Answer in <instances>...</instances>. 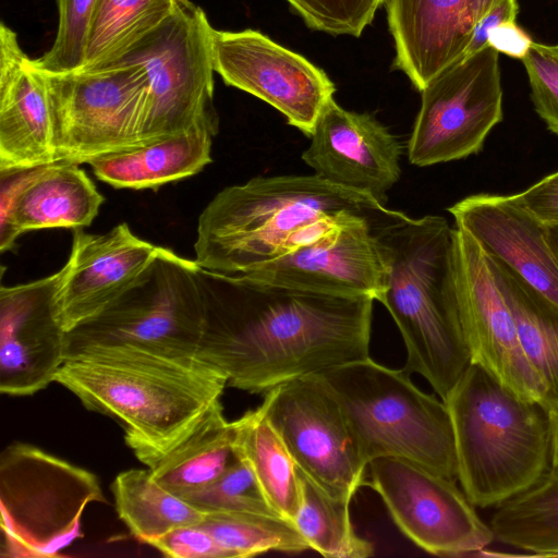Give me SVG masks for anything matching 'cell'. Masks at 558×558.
<instances>
[{
  "label": "cell",
  "instance_id": "obj_1",
  "mask_svg": "<svg viewBox=\"0 0 558 558\" xmlns=\"http://www.w3.org/2000/svg\"><path fill=\"white\" fill-rule=\"evenodd\" d=\"M202 360L228 386L266 393L289 380L369 356L374 299L280 286L201 268Z\"/></svg>",
  "mask_w": 558,
  "mask_h": 558
},
{
  "label": "cell",
  "instance_id": "obj_2",
  "mask_svg": "<svg viewBox=\"0 0 558 558\" xmlns=\"http://www.w3.org/2000/svg\"><path fill=\"white\" fill-rule=\"evenodd\" d=\"M400 213L315 174L256 177L225 187L203 209L195 262L207 271L243 276L338 225L363 219L377 228Z\"/></svg>",
  "mask_w": 558,
  "mask_h": 558
},
{
  "label": "cell",
  "instance_id": "obj_3",
  "mask_svg": "<svg viewBox=\"0 0 558 558\" xmlns=\"http://www.w3.org/2000/svg\"><path fill=\"white\" fill-rule=\"evenodd\" d=\"M54 381L116 420L147 466L218 402L228 379L199 360L128 347H97L65 359Z\"/></svg>",
  "mask_w": 558,
  "mask_h": 558
},
{
  "label": "cell",
  "instance_id": "obj_4",
  "mask_svg": "<svg viewBox=\"0 0 558 558\" xmlns=\"http://www.w3.org/2000/svg\"><path fill=\"white\" fill-rule=\"evenodd\" d=\"M389 263L380 303L407 349L403 369L423 376L445 401L471 364L459 300L454 228L446 218L401 213L374 229Z\"/></svg>",
  "mask_w": 558,
  "mask_h": 558
},
{
  "label": "cell",
  "instance_id": "obj_5",
  "mask_svg": "<svg viewBox=\"0 0 558 558\" xmlns=\"http://www.w3.org/2000/svg\"><path fill=\"white\" fill-rule=\"evenodd\" d=\"M450 413L458 480L477 507L499 506L530 489L547 473V409L522 398L471 363L444 401Z\"/></svg>",
  "mask_w": 558,
  "mask_h": 558
},
{
  "label": "cell",
  "instance_id": "obj_6",
  "mask_svg": "<svg viewBox=\"0 0 558 558\" xmlns=\"http://www.w3.org/2000/svg\"><path fill=\"white\" fill-rule=\"evenodd\" d=\"M317 375L340 403L367 464L398 457L458 478L447 404L418 389L403 368H388L368 356Z\"/></svg>",
  "mask_w": 558,
  "mask_h": 558
},
{
  "label": "cell",
  "instance_id": "obj_7",
  "mask_svg": "<svg viewBox=\"0 0 558 558\" xmlns=\"http://www.w3.org/2000/svg\"><path fill=\"white\" fill-rule=\"evenodd\" d=\"M199 271L195 259L159 246L130 289L65 332V359L90 348L128 347L202 360L206 303Z\"/></svg>",
  "mask_w": 558,
  "mask_h": 558
},
{
  "label": "cell",
  "instance_id": "obj_8",
  "mask_svg": "<svg viewBox=\"0 0 558 558\" xmlns=\"http://www.w3.org/2000/svg\"><path fill=\"white\" fill-rule=\"evenodd\" d=\"M90 502H106L94 473L29 444L7 446L0 457V556H60L82 536Z\"/></svg>",
  "mask_w": 558,
  "mask_h": 558
},
{
  "label": "cell",
  "instance_id": "obj_9",
  "mask_svg": "<svg viewBox=\"0 0 558 558\" xmlns=\"http://www.w3.org/2000/svg\"><path fill=\"white\" fill-rule=\"evenodd\" d=\"M211 32L202 8L178 0L162 24L116 61L138 63L146 71L145 144L201 125L218 132Z\"/></svg>",
  "mask_w": 558,
  "mask_h": 558
},
{
  "label": "cell",
  "instance_id": "obj_10",
  "mask_svg": "<svg viewBox=\"0 0 558 558\" xmlns=\"http://www.w3.org/2000/svg\"><path fill=\"white\" fill-rule=\"evenodd\" d=\"M46 75L58 162L89 163L146 145L148 80L141 64L116 62L100 70Z\"/></svg>",
  "mask_w": 558,
  "mask_h": 558
},
{
  "label": "cell",
  "instance_id": "obj_11",
  "mask_svg": "<svg viewBox=\"0 0 558 558\" xmlns=\"http://www.w3.org/2000/svg\"><path fill=\"white\" fill-rule=\"evenodd\" d=\"M421 94L407 147L410 163L428 167L480 153L487 135L502 120L499 52L486 46L461 58Z\"/></svg>",
  "mask_w": 558,
  "mask_h": 558
},
{
  "label": "cell",
  "instance_id": "obj_12",
  "mask_svg": "<svg viewBox=\"0 0 558 558\" xmlns=\"http://www.w3.org/2000/svg\"><path fill=\"white\" fill-rule=\"evenodd\" d=\"M260 405L296 466L330 496L351 502L368 464L326 383L317 374L289 380L267 391Z\"/></svg>",
  "mask_w": 558,
  "mask_h": 558
},
{
  "label": "cell",
  "instance_id": "obj_13",
  "mask_svg": "<svg viewBox=\"0 0 558 558\" xmlns=\"http://www.w3.org/2000/svg\"><path fill=\"white\" fill-rule=\"evenodd\" d=\"M367 468V485L399 530L425 551L460 556L478 553L495 539L454 480L398 457L376 458Z\"/></svg>",
  "mask_w": 558,
  "mask_h": 558
},
{
  "label": "cell",
  "instance_id": "obj_14",
  "mask_svg": "<svg viewBox=\"0 0 558 558\" xmlns=\"http://www.w3.org/2000/svg\"><path fill=\"white\" fill-rule=\"evenodd\" d=\"M214 70L223 82L267 102L304 135L312 134L335 84L303 56L254 29L211 32Z\"/></svg>",
  "mask_w": 558,
  "mask_h": 558
},
{
  "label": "cell",
  "instance_id": "obj_15",
  "mask_svg": "<svg viewBox=\"0 0 558 558\" xmlns=\"http://www.w3.org/2000/svg\"><path fill=\"white\" fill-rule=\"evenodd\" d=\"M456 269L463 329L476 363L524 399L545 407L546 387L525 356L511 310L476 241L454 228Z\"/></svg>",
  "mask_w": 558,
  "mask_h": 558
},
{
  "label": "cell",
  "instance_id": "obj_16",
  "mask_svg": "<svg viewBox=\"0 0 558 558\" xmlns=\"http://www.w3.org/2000/svg\"><path fill=\"white\" fill-rule=\"evenodd\" d=\"M375 228L363 219L338 225L243 277L322 293L367 295L380 302L389 263Z\"/></svg>",
  "mask_w": 558,
  "mask_h": 558
},
{
  "label": "cell",
  "instance_id": "obj_17",
  "mask_svg": "<svg viewBox=\"0 0 558 558\" xmlns=\"http://www.w3.org/2000/svg\"><path fill=\"white\" fill-rule=\"evenodd\" d=\"M302 153L313 174L383 204L401 175L402 146L369 113L349 111L335 99L319 113Z\"/></svg>",
  "mask_w": 558,
  "mask_h": 558
},
{
  "label": "cell",
  "instance_id": "obj_18",
  "mask_svg": "<svg viewBox=\"0 0 558 558\" xmlns=\"http://www.w3.org/2000/svg\"><path fill=\"white\" fill-rule=\"evenodd\" d=\"M60 271L0 289V391L32 396L65 361V330L54 304Z\"/></svg>",
  "mask_w": 558,
  "mask_h": 558
},
{
  "label": "cell",
  "instance_id": "obj_19",
  "mask_svg": "<svg viewBox=\"0 0 558 558\" xmlns=\"http://www.w3.org/2000/svg\"><path fill=\"white\" fill-rule=\"evenodd\" d=\"M159 246L122 222L106 233L74 229L70 256L59 270L54 293L65 331L93 318L130 289L151 264Z\"/></svg>",
  "mask_w": 558,
  "mask_h": 558
},
{
  "label": "cell",
  "instance_id": "obj_20",
  "mask_svg": "<svg viewBox=\"0 0 558 558\" xmlns=\"http://www.w3.org/2000/svg\"><path fill=\"white\" fill-rule=\"evenodd\" d=\"M0 251L24 232L89 226L105 197L76 163L0 171Z\"/></svg>",
  "mask_w": 558,
  "mask_h": 558
},
{
  "label": "cell",
  "instance_id": "obj_21",
  "mask_svg": "<svg viewBox=\"0 0 558 558\" xmlns=\"http://www.w3.org/2000/svg\"><path fill=\"white\" fill-rule=\"evenodd\" d=\"M58 162L47 75L0 25V171Z\"/></svg>",
  "mask_w": 558,
  "mask_h": 558
},
{
  "label": "cell",
  "instance_id": "obj_22",
  "mask_svg": "<svg viewBox=\"0 0 558 558\" xmlns=\"http://www.w3.org/2000/svg\"><path fill=\"white\" fill-rule=\"evenodd\" d=\"M483 252L558 305V258L547 227L512 195L474 194L448 208Z\"/></svg>",
  "mask_w": 558,
  "mask_h": 558
},
{
  "label": "cell",
  "instance_id": "obj_23",
  "mask_svg": "<svg viewBox=\"0 0 558 558\" xmlns=\"http://www.w3.org/2000/svg\"><path fill=\"white\" fill-rule=\"evenodd\" d=\"M501 0H385L393 65L422 90L460 60L477 22Z\"/></svg>",
  "mask_w": 558,
  "mask_h": 558
},
{
  "label": "cell",
  "instance_id": "obj_24",
  "mask_svg": "<svg viewBox=\"0 0 558 558\" xmlns=\"http://www.w3.org/2000/svg\"><path fill=\"white\" fill-rule=\"evenodd\" d=\"M216 134L201 125L141 147L100 156L88 165L97 179L116 189H158L192 177L210 163Z\"/></svg>",
  "mask_w": 558,
  "mask_h": 558
},
{
  "label": "cell",
  "instance_id": "obj_25",
  "mask_svg": "<svg viewBox=\"0 0 558 558\" xmlns=\"http://www.w3.org/2000/svg\"><path fill=\"white\" fill-rule=\"evenodd\" d=\"M234 437L235 421L226 420L220 401L148 469L162 487L180 497L199 490L239 459Z\"/></svg>",
  "mask_w": 558,
  "mask_h": 558
},
{
  "label": "cell",
  "instance_id": "obj_26",
  "mask_svg": "<svg viewBox=\"0 0 558 558\" xmlns=\"http://www.w3.org/2000/svg\"><path fill=\"white\" fill-rule=\"evenodd\" d=\"M486 257L513 315L523 352L546 387L545 408L558 409V305Z\"/></svg>",
  "mask_w": 558,
  "mask_h": 558
},
{
  "label": "cell",
  "instance_id": "obj_27",
  "mask_svg": "<svg viewBox=\"0 0 558 558\" xmlns=\"http://www.w3.org/2000/svg\"><path fill=\"white\" fill-rule=\"evenodd\" d=\"M234 450L275 512L294 522L301 504L298 466L262 405L235 420Z\"/></svg>",
  "mask_w": 558,
  "mask_h": 558
},
{
  "label": "cell",
  "instance_id": "obj_28",
  "mask_svg": "<svg viewBox=\"0 0 558 558\" xmlns=\"http://www.w3.org/2000/svg\"><path fill=\"white\" fill-rule=\"evenodd\" d=\"M178 0H96L80 70L94 71L121 59L162 24Z\"/></svg>",
  "mask_w": 558,
  "mask_h": 558
},
{
  "label": "cell",
  "instance_id": "obj_29",
  "mask_svg": "<svg viewBox=\"0 0 558 558\" xmlns=\"http://www.w3.org/2000/svg\"><path fill=\"white\" fill-rule=\"evenodd\" d=\"M111 492L119 518L136 538L146 544L177 527L198 524L205 517L180 496L162 487L149 469L119 473Z\"/></svg>",
  "mask_w": 558,
  "mask_h": 558
},
{
  "label": "cell",
  "instance_id": "obj_30",
  "mask_svg": "<svg viewBox=\"0 0 558 558\" xmlns=\"http://www.w3.org/2000/svg\"><path fill=\"white\" fill-rule=\"evenodd\" d=\"M490 527L504 544L538 556H558V477L547 474L497 506Z\"/></svg>",
  "mask_w": 558,
  "mask_h": 558
},
{
  "label": "cell",
  "instance_id": "obj_31",
  "mask_svg": "<svg viewBox=\"0 0 558 558\" xmlns=\"http://www.w3.org/2000/svg\"><path fill=\"white\" fill-rule=\"evenodd\" d=\"M301 504L294 524L308 547L328 558H366L374 547L359 536L350 519V501L322 489L299 468Z\"/></svg>",
  "mask_w": 558,
  "mask_h": 558
},
{
  "label": "cell",
  "instance_id": "obj_32",
  "mask_svg": "<svg viewBox=\"0 0 558 558\" xmlns=\"http://www.w3.org/2000/svg\"><path fill=\"white\" fill-rule=\"evenodd\" d=\"M228 553L229 558L267 551L301 553L308 544L294 522L254 512H213L199 523Z\"/></svg>",
  "mask_w": 558,
  "mask_h": 558
},
{
  "label": "cell",
  "instance_id": "obj_33",
  "mask_svg": "<svg viewBox=\"0 0 558 558\" xmlns=\"http://www.w3.org/2000/svg\"><path fill=\"white\" fill-rule=\"evenodd\" d=\"M181 498L204 514L254 512L278 515L264 496L251 468L240 458L215 482Z\"/></svg>",
  "mask_w": 558,
  "mask_h": 558
},
{
  "label": "cell",
  "instance_id": "obj_34",
  "mask_svg": "<svg viewBox=\"0 0 558 558\" xmlns=\"http://www.w3.org/2000/svg\"><path fill=\"white\" fill-rule=\"evenodd\" d=\"M59 22L51 48L35 60L46 73L60 74L80 70L84 63L85 43L96 0H57Z\"/></svg>",
  "mask_w": 558,
  "mask_h": 558
},
{
  "label": "cell",
  "instance_id": "obj_35",
  "mask_svg": "<svg viewBox=\"0 0 558 558\" xmlns=\"http://www.w3.org/2000/svg\"><path fill=\"white\" fill-rule=\"evenodd\" d=\"M315 31L359 37L385 0H286Z\"/></svg>",
  "mask_w": 558,
  "mask_h": 558
},
{
  "label": "cell",
  "instance_id": "obj_36",
  "mask_svg": "<svg viewBox=\"0 0 558 558\" xmlns=\"http://www.w3.org/2000/svg\"><path fill=\"white\" fill-rule=\"evenodd\" d=\"M521 61L529 77L534 109L547 129L558 135V57L545 44L533 41Z\"/></svg>",
  "mask_w": 558,
  "mask_h": 558
},
{
  "label": "cell",
  "instance_id": "obj_37",
  "mask_svg": "<svg viewBox=\"0 0 558 558\" xmlns=\"http://www.w3.org/2000/svg\"><path fill=\"white\" fill-rule=\"evenodd\" d=\"M149 545L173 558H229L228 553L199 523L177 527Z\"/></svg>",
  "mask_w": 558,
  "mask_h": 558
},
{
  "label": "cell",
  "instance_id": "obj_38",
  "mask_svg": "<svg viewBox=\"0 0 558 558\" xmlns=\"http://www.w3.org/2000/svg\"><path fill=\"white\" fill-rule=\"evenodd\" d=\"M512 196L541 223L558 227V171Z\"/></svg>",
  "mask_w": 558,
  "mask_h": 558
},
{
  "label": "cell",
  "instance_id": "obj_39",
  "mask_svg": "<svg viewBox=\"0 0 558 558\" xmlns=\"http://www.w3.org/2000/svg\"><path fill=\"white\" fill-rule=\"evenodd\" d=\"M518 13L519 4L517 0H501L498 2L475 25L462 58L474 54L488 46L489 32L504 23L515 22Z\"/></svg>",
  "mask_w": 558,
  "mask_h": 558
},
{
  "label": "cell",
  "instance_id": "obj_40",
  "mask_svg": "<svg viewBox=\"0 0 558 558\" xmlns=\"http://www.w3.org/2000/svg\"><path fill=\"white\" fill-rule=\"evenodd\" d=\"M532 38L515 22L504 23L488 34V46L497 52L522 59L532 46Z\"/></svg>",
  "mask_w": 558,
  "mask_h": 558
},
{
  "label": "cell",
  "instance_id": "obj_41",
  "mask_svg": "<svg viewBox=\"0 0 558 558\" xmlns=\"http://www.w3.org/2000/svg\"><path fill=\"white\" fill-rule=\"evenodd\" d=\"M547 412L550 424V460L547 475L558 477V409L548 408Z\"/></svg>",
  "mask_w": 558,
  "mask_h": 558
},
{
  "label": "cell",
  "instance_id": "obj_42",
  "mask_svg": "<svg viewBox=\"0 0 558 558\" xmlns=\"http://www.w3.org/2000/svg\"><path fill=\"white\" fill-rule=\"evenodd\" d=\"M549 244L558 258V227L548 228Z\"/></svg>",
  "mask_w": 558,
  "mask_h": 558
},
{
  "label": "cell",
  "instance_id": "obj_43",
  "mask_svg": "<svg viewBox=\"0 0 558 558\" xmlns=\"http://www.w3.org/2000/svg\"><path fill=\"white\" fill-rule=\"evenodd\" d=\"M546 48L558 57V45H546Z\"/></svg>",
  "mask_w": 558,
  "mask_h": 558
}]
</instances>
